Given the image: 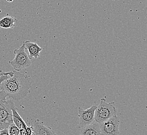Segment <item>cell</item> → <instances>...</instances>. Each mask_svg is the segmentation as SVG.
<instances>
[{"mask_svg":"<svg viewBox=\"0 0 147 135\" xmlns=\"http://www.w3.org/2000/svg\"><path fill=\"white\" fill-rule=\"evenodd\" d=\"M12 113V118L13 122L15 125L20 129H24L25 130L27 125L26 124L25 122L23 120V118L20 116L19 113L17 111V108L14 107L11 110Z\"/></svg>","mask_w":147,"mask_h":135,"instance_id":"cell-10","label":"cell"},{"mask_svg":"<svg viewBox=\"0 0 147 135\" xmlns=\"http://www.w3.org/2000/svg\"><path fill=\"white\" fill-rule=\"evenodd\" d=\"M13 71V76L3 81L0 87L7 94L8 98L19 101L25 98L30 93L31 79L20 72Z\"/></svg>","mask_w":147,"mask_h":135,"instance_id":"cell-1","label":"cell"},{"mask_svg":"<svg viewBox=\"0 0 147 135\" xmlns=\"http://www.w3.org/2000/svg\"><path fill=\"white\" fill-rule=\"evenodd\" d=\"M1 130H2V129H1V128H0V132H1Z\"/></svg>","mask_w":147,"mask_h":135,"instance_id":"cell-19","label":"cell"},{"mask_svg":"<svg viewBox=\"0 0 147 135\" xmlns=\"http://www.w3.org/2000/svg\"><path fill=\"white\" fill-rule=\"evenodd\" d=\"M17 19L15 17L7 16L0 20V28L4 29H13L14 28Z\"/></svg>","mask_w":147,"mask_h":135,"instance_id":"cell-11","label":"cell"},{"mask_svg":"<svg viewBox=\"0 0 147 135\" xmlns=\"http://www.w3.org/2000/svg\"><path fill=\"white\" fill-rule=\"evenodd\" d=\"M119 118L115 116L100 123L101 135H119Z\"/></svg>","mask_w":147,"mask_h":135,"instance_id":"cell-5","label":"cell"},{"mask_svg":"<svg viewBox=\"0 0 147 135\" xmlns=\"http://www.w3.org/2000/svg\"><path fill=\"white\" fill-rule=\"evenodd\" d=\"M14 59L9 61V65H11L14 71L20 72V71L30 67L32 65L31 59H29L28 55L26 53L25 44L23 42L22 45L18 49L14 51Z\"/></svg>","mask_w":147,"mask_h":135,"instance_id":"cell-3","label":"cell"},{"mask_svg":"<svg viewBox=\"0 0 147 135\" xmlns=\"http://www.w3.org/2000/svg\"><path fill=\"white\" fill-rule=\"evenodd\" d=\"M9 135H20V130L14 123L10 125L7 128Z\"/></svg>","mask_w":147,"mask_h":135,"instance_id":"cell-13","label":"cell"},{"mask_svg":"<svg viewBox=\"0 0 147 135\" xmlns=\"http://www.w3.org/2000/svg\"><path fill=\"white\" fill-rule=\"evenodd\" d=\"M96 108V106H92L86 110L79 107L78 109V113L79 127L80 128L91 124L94 121V116Z\"/></svg>","mask_w":147,"mask_h":135,"instance_id":"cell-6","label":"cell"},{"mask_svg":"<svg viewBox=\"0 0 147 135\" xmlns=\"http://www.w3.org/2000/svg\"><path fill=\"white\" fill-rule=\"evenodd\" d=\"M115 104L113 101L110 103H107L105 98L101 99L100 102L94 112V121L98 123H101L111 118L114 116H116Z\"/></svg>","mask_w":147,"mask_h":135,"instance_id":"cell-2","label":"cell"},{"mask_svg":"<svg viewBox=\"0 0 147 135\" xmlns=\"http://www.w3.org/2000/svg\"><path fill=\"white\" fill-rule=\"evenodd\" d=\"M15 107L11 100H9L4 104L0 106V128L7 129L13 123L12 118V109Z\"/></svg>","mask_w":147,"mask_h":135,"instance_id":"cell-4","label":"cell"},{"mask_svg":"<svg viewBox=\"0 0 147 135\" xmlns=\"http://www.w3.org/2000/svg\"><path fill=\"white\" fill-rule=\"evenodd\" d=\"M13 1H14V0H6V1H7V2H9V3H11V2H12Z\"/></svg>","mask_w":147,"mask_h":135,"instance_id":"cell-18","label":"cell"},{"mask_svg":"<svg viewBox=\"0 0 147 135\" xmlns=\"http://www.w3.org/2000/svg\"><path fill=\"white\" fill-rule=\"evenodd\" d=\"M6 73V72H4V71H3L2 70H0V76H2V75L5 74Z\"/></svg>","mask_w":147,"mask_h":135,"instance_id":"cell-17","label":"cell"},{"mask_svg":"<svg viewBox=\"0 0 147 135\" xmlns=\"http://www.w3.org/2000/svg\"><path fill=\"white\" fill-rule=\"evenodd\" d=\"M26 134V135H32L34 134V132H33V128L32 126H29L26 127L25 130Z\"/></svg>","mask_w":147,"mask_h":135,"instance_id":"cell-14","label":"cell"},{"mask_svg":"<svg viewBox=\"0 0 147 135\" xmlns=\"http://www.w3.org/2000/svg\"><path fill=\"white\" fill-rule=\"evenodd\" d=\"M32 127L34 135H57L51 127L45 126L42 122L39 119L33 122Z\"/></svg>","mask_w":147,"mask_h":135,"instance_id":"cell-7","label":"cell"},{"mask_svg":"<svg viewBox=\"0 0 147 135\" xmlns=\"http://www.w3.org/2000/svg\"><path fill=\"white\" fill-rule=\"evenodd\" d=\"M20 135H26L25 130H24V129L20 130Z\"/></svg>","mask_w":147,"mask_h":135,"instance_id":"cell-16","label":"cell"},{"mask_svg":"<svg viewBox=\"0 0 147 135\" xmlns=\"http://www.w3.org/2000/svg\"><path fill=\"white\" fill-rule=\"evenodd\" d=\"M13 71H12L6 72L5 74L0 76V85L3 81L9 79V77L13 76ZM7 95L5 93V92L2 90H0V106L3 105L7 101Z\"/></svg>","mask_w":147,"mask_h":135,"instance_id":"cell-12","label":"cell"},{"mask_svg":"<svg viewBox=\"0 0 147 135\" xmlns=\"http://www.w3.org/2000/svg\"><path fill=\"white\" fill-rule=\"evenodd\" d=\"M25 49L29 52V59H37L40 56V53L42 50V48L40 47L36 43L31 42L29 41H24Z\"/></svg>","mask_w":147,"mask_h":135,"instance_id":"cell-8","label":"cell"},{"mask_svg":"<svg viewBox=\"0 0 147 135\" xmlns=\"http://www.w3.org/2000/svg\"><path fill=\"white\" fill-rule=\"evenodd\" d=\"M32 135H34V134H32Z\"/></svg>","mask_w":147,"mask_h":135,"instance_id":"cell-20","label":"cell"},{"mask_svg":"<svg viewBox=\"0 0 147 135\" xmlns=\"http://www.w3.org/2000/svg\"><path fill=\"white\" fill-rule=\"evenodd\" d=\"M0 135H9L7 129L1 130L0 132Z\"/></svg>","mask_w":147,"mask_h":135,"instance_id":"cell-15","label":"cell"},{"mask_svg":"<svg viewBox=\"0 0 147 135\" xmlns=\"http://www.w3.org/2000/svg\"><path fill=\"white\" fill-rule=\"evenodd\" d=\"M80 135H101L99 123L94 121L91 124L81 128Z\"/></svg>","mask_w":147,"mask_h":135,"instance_id":"cell-9","label":"cell"}]
</instances>
